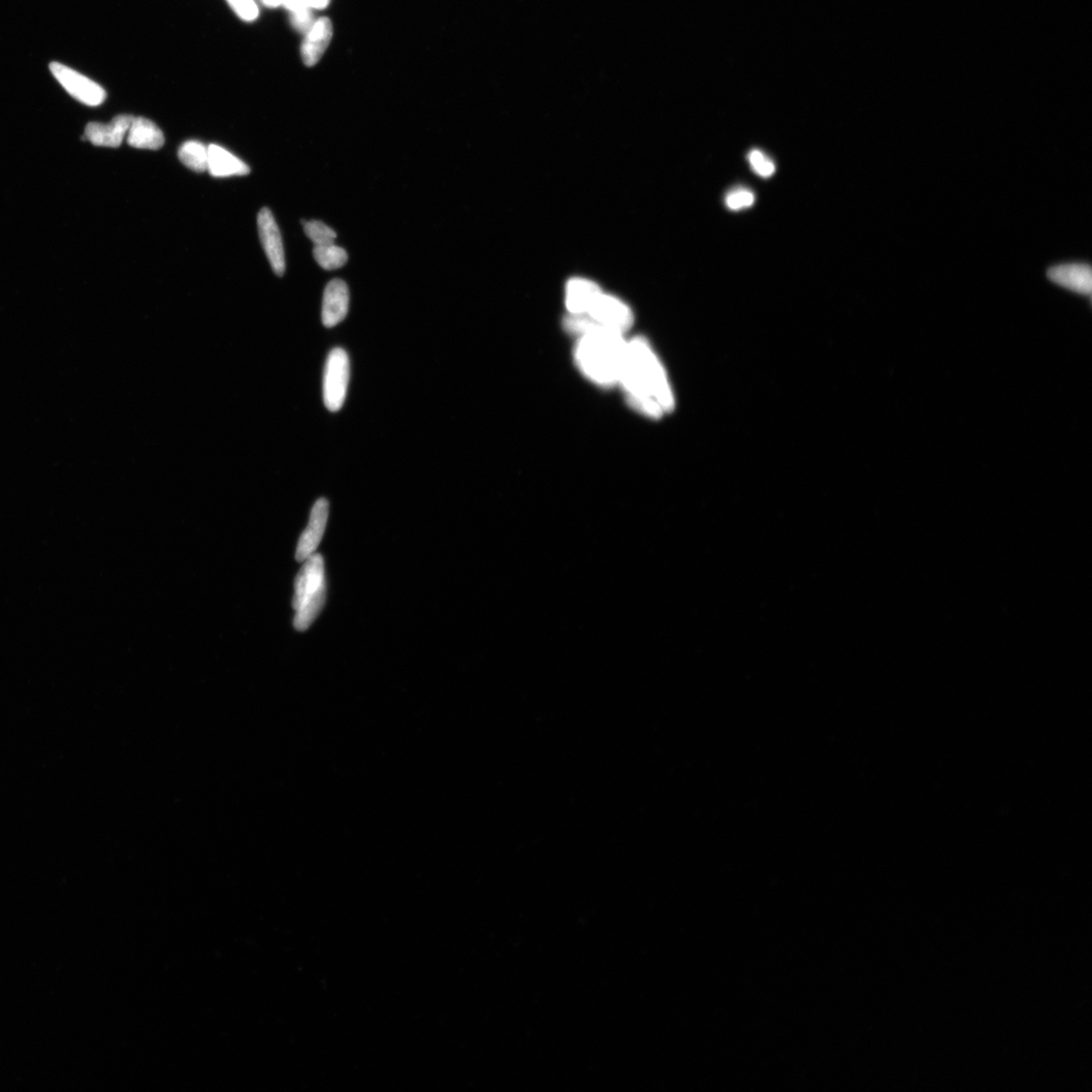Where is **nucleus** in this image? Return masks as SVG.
<instances>
[{
  "mask_svg": "<svg viewBox=\"0 0 1092 1092\" xmlns=\"http://www.w3.org/2000/svg\"><path fill=\"white\" fill-rule=\"evenodd\" d=\"M627 402L637 412L659 418L674 407V397L663 365L643 337L627 341L620 384Z\"/></svg>",
  "mask_w": 1092,
  "mask_h": 1092,
  "instance_id": "nucleus-1",
  "label": "nucleus"
},
{
  "mask_svg": "<svg viewBox=\"0 0 1092 1092\" xmlns=\"http://www.w3.org/2000/svg\"><path fill=\"white\" fill-rule=\"evenodd\" d=\"M626 346L622 334L591 330L578 337L575 361L590 381L603 387H611L620 384Z\"/></svg>",
  "mask_w": 1092,
  "mask_h": 1092,
  "instance_id": "nucleus-2",
  "label": "nucleus"
},
{
  "mask_svg": "<svg viewBox=\"0 0 1092 1092\" xmlns=\"http://www.w3.org/2000/svg\"><path fill=\"white\" fill-rule=\"evenodd\" d=\"M325 601V565L321 555L313 554L304 561L295 581V629L299 632L307 631L318 618Z\"/></svg>",
  "mask_w": 1092,
  "mask_h": 1092,
  "instance_id": "nucleus-3",
  "label": "nucleus"
},
{
  "mask_svg": "<svg viewBox=\"0 0 1092 1092\" xmlns=\"http://www.w3.org/2000/svg\"><path fill=\"white\" fill-rule=\"evenodd\" d=\"M564 325L577 337L596 329L624 335L633 325V313L621 300L602 293L583 315H568Z\"/></svg>",
  "mask_w": 1092,
  "mask_h": 1092,
  "instance_id": "nucleus-4",
  "label": "nucleus"
},
{
  "mask_svg": "<svg viewBox=\"0 0 1092 1092\" xmlns=\"http://www.w3.org/2000/svg\"><path fill=\"white\" fill-rule=\"evenodd\" d=\"M350 378L349 354L334 349L328 355L323 380L324 403L331 412H338L348 395Z\"/></svg>",
  "mask_w": 1092,
  "mask_h": 1092,
  "instance_id": "nucleus-5",
  "label": "nucleus"
},
{
  "mask_svg": "<svg viewBox=\"0 0 1092 1092\" xmlns=\"http://www.w3.org/2000/svg\"><path fill=\"white\" fill-rule=\"evenodd\" d=\"M50 70L63 89L75 100L90 106L101 105L105 101L106 92L103 86L67 67V65L53 62Z\"/></svg>",
  "mask_w": 1092,
  "mask_h": 1092,
  "instance_id": "nucleus-6",
  "label": "nucleus"
},
{
  "mask_svg": "<svg viewBox=\"0 0 1092 1092\" xmlns=\"http://www.w3.org/2000/svg\"><path fill=\"white\" fill-rule=\"evenodd\" d=\"M258 232L262 244L274 273L283 276L286 273V257L283 238L272 211L263 209L258 214Z\"/></svg>",
  "mask_w": 1092,
  "mask_h": 1092,
  "instance_id": "nucleus-7",
  "label": "nucleus"
},
{
  "mask_svg": "<svg viewBox=\"0 0 1092 1092\" xmlns=\"http://www.w3.org/2000/svg\"><path fill=\"white\" fill-rule=\"evenodd\" d=\"M328 517L329 503L325 498H321L313 504L308 527L299 539L296 551L297 561L304 562L311 556L316 554L324 533H325Z\"/></svg>",
  "mask_w": 1092,
  "mask_h": 1092,
  "instance_id": "nucleus-8",
  "label": "nucleus"
},
{
  "mask_svg": "<svg viewBox=\"0 0 1092 1092\" xmlns=\"http://www.w3.org/2000/svg\"><path fill=\"white\" fill-rule=\"evenodd\" d=\"M333 38V25L328 18L313 21L305 32L301 45V58L307 67L317 65L327 51Z\"/></svg>",
  "mask_w": 1092,
  "mask_h": 1092,
  "instance_id": "nucleus-9",
  "label": "nucleus"
},
{
  "mask_svg": "<svg viewBox=\"0 0 1092 1092\" xmlns=\"http://www.w3.org/2000/svg\"><path fill=\"white\" fill-rule=\"evenodd\" d=\"M350 309V290L345 281L335 278L327 285L324 291L322 322L324 326L332 328L337 326L346 316Z\"/></svg>",
  "mask_w": 1092,
  "mask_h": 1092,
  "instance_id": "nucleus-10",
  "label": "nucleus"
},
{
  "mask_svg": "<svg viewBox=\"0 0 1092 1092\" xmlns=\"http://www.w3.org/2000/svg\"><path fill=\"white\" fill-rule=\"evenodd\" d=\"M133 116H117L110 124L90 123L85 128L84 139L95 146L117 148L128 134Z\"/></svg>",
  "mask_w": 1092,
  "mask_h": 1092,
  "instance_id": "nucleus-11",
  "label": "nucleus"
},
{
  "mask_svg": "<svg viewBox=\"0 0 1092 1092\" xmlns=\"http://www.w3.org/2000/svg\"><path fill=\"white\" fill-rule=\"evenodd\" d=\"M1047 276L1057 285L1075 291V293L1088 295L1092 289L1091 268L1085 264H1069L1052 267L1048 270Z\"/></svg>",
  "mask_w": 1092,
  "mask_h": 1092,
  "instance_id": "nucleus-12",
  "label": "nucleus"
},
{
  "mask_svg": "<svg viewBox=\"0 0 1092 1092\" xmlns=\"http://www.w3.org/2000/svg\"><path fill=\"white\" fill-rule=\"evenodd\" d=\"M602 293L600 287L592 280L571 278L566 289V307L569 315H583Z\"/></svg>",
  "mask_w": 1092,
  "mask_h": 1092,
  "instance_id": "nucleus-13",
  "label": "nucleus"
},
{
  "mask_svg": "<svg viewBox=\"0 0 1092 1092\" xmlns=\"http://www.w3.org/2000/svg\"><path fill=\"white\" fill-rule=\"evenodd\" d=\"M165 135L155 123L143 117H133L127 134L129 146L138 149L158 150L165 145Z\"/></svg>",
  "mask_w": 1092,
  "mask_h": 1092,
  "instance_id": "nucleus-14",
  "label": "nucleus"
},
{
  "mask_svg": "<svg viewBox=\"0 0 1092 1092\" xmlns=\"http://www.w3.org/2000/svg\"><path fill=\"white\" fill-rule=\"evenodd\" d=\"M208 170L215 178H228L246 176L251 168L242 160L237 158L229 151L218 145H210Z\"/></svg>",
  "mask_w": 1092,
  "mask_h": 1092,
  "instance_id": "nucleus-15",
  "label": "nucleus"
},
{
  "mask_svg": "<svg viewBox=\"0 0 1092 1092\" xmlns=\"http://www.w3.org/2000/svg\"><path fill=\"white\" fill-rule=\"evenodd\" d=\"M178 157L183 165L193 171L208 170L209 149L199 141H188L178 151Z\"/></svg>",
  "mask_w": 1092,
  "mask_h": 1092,
  "instance_id": "nucleus-16",
  "label": "nucleus"
},
{
  "mask_svg": "<svg viewBox=\"0 0 1092 1092\" xmlns=\"http://www.w3.org/2000/svg\"><path fill=\"white\" fill-rule=\"evenodd\" d=\"M289 17L290 25L302 34L310 29L313 25V9L308 6L306 0H284L283 6Z\"/></svg>",
  "mask_w": 1092,
  "mask_h": 1092,
  "instance_id": "nucleus-17",
  "label": "nucleus"
},
{
  "mask_svg": "<svg viewBox=\"0 0 1092 1092\" xmlns=\"http://www.w3.org/2000/svg\"><path fill=\"white\" fill-rule=\"evenodd\" d=\"M313 257H315L318 264L326 270L338 269L346 264L349 261V255L343 248L335 245V243L315 246L313 248Z\"/></svg>",
  "mask_w": 1092,
  "mask_h": 1092,
  "instance_id": "nucleus-18",
  "label": "nucleus"
},
{
  "mask_svg": "<svg viewBox=\"0 0 1092 1092\" xmlns=\"http://www.w3.org/2000/svg\"><path fill=\"white\" fill-rule=\"evenodd\" d=\"M233 14L247 24L255 23L261 17V4L258 0H225Z\"/></svg>",
  "mask_w": 1092,
  "mask_h": 1092,
  "instance_id": "nucleus-19",
  "label": "nucleus"
},
{
  "mask_svg": "<svg viewBox=\"0 0 1092 1092\" xmlns=\"http://www.w3.org/2000/svg\"><path fill=\"white\" fill-rule=\"evenodd\" d=\"M301 223L304 224L307 237L315 246L331 244L337 239V232L321 221H302Z\"/></svg>",
  "mask_w": 1092,
  "mask_h": 1092,
  "instance_id": "nucleus-20",
  "label": "nucleus"
},
{
  "mask_svg": "<svg viewBox=\"0 0 1092 1092\" xmlns=\"http://www.w3.org/2000/svg\"><path fill=\"white\" fill-rule=\"evenodd\" d=\"M724 202L730 211H742L752 207L755 202V194L747 188L737 187L727 193Z\"/></svg>",
  "mask_w": 1092,
  "mask_h": 1092,
  "instance_id": "nucleus-21",
  "label": "nucleus"
},
{
  "mask_svg": "<svg viewBox=\"0 0 1092 1092\" xmlns=\"http://www.w3.org/2000/svg\"><path fill=\"white\" fill-rule=\"evenodd\" d=\"M748 159L749 164L756 176H759L763 178H769L774 175L776 171L774 161L769 156L766 155L763 151L759 149L752 150L748 155Z\"/></svg>",
  "mask_w": 1092,
  "mask_h": 1092,
  "instance_id": "nucleus-22",
  "label": "nucleus"
},
{
  "mask_svg": "<svg viewBox=\"0 0 1092 1092\" xmlns=\"http://www.w3.org/2000/svg\"><path fill=\"white\" fill-rule=\"evenodd\" d=\"M331 0H306V3L313 10H321L326 8Z\"/></svg>",
  "mask_w": 1092,
  "mask_h": 1092,
  "instance_id": "nucleus-23",
  "label": "nucleus"
},
{
  "mask_svg": "<svg viewBox=\"0 0 1092 1092\" xmlns=\"http://www.w3.org/2000/svg\"><path fill=\"white\" fill-rule=\"evenodd\" d=\"M258 2L262 6L275 9L281 7V6H283L284 0H258Z\"/></svg>",
  "mask_w": 1092,
  "mask_h": 1092,
  "instance_id": "nucleus-24",
  "label": "nucleus"
}]
</instances>
